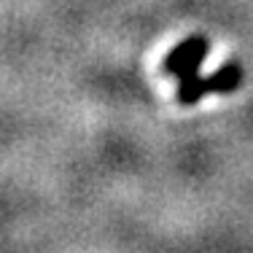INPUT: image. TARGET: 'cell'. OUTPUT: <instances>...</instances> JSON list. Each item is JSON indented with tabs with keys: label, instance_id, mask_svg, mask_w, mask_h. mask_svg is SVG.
<instances>
[{
	"label": "cell",
	"instance_id": "1",
	"mask_svg": "<svg viewBox=\"0 0 253 253\" xmlns=\"http://www.w3.org/2000/svg\"><path fill=\"white\" fill-rule=\"evenodd\" d=\"M243 81V68L240 62H229L218 73L208 76V78H189V81H180V89H178V102L180 105H194L200 102L205 94H213V92H232L237 84Z\"/></svg>",
	"mask_w": 253,
	"mask_h": 253
},
{
	"label": "cell",
	"instance_id": "2",
	"mask_svg": "<svg viewBox=\"0 0 253 253\" xmlns=\"http://www.w3.org/2000/svg\"><path fill=\"white\" fill-rule=\"evenodd\" d=\"M208 49H210V43H208L205 35H191V38H186L178 49H172L165 57V73H175L180 81H189V78L200 76L197 70H200Z\"/></svg>",
	"mask_w": 253,
	"mask_h": 253
}]
</instances>
